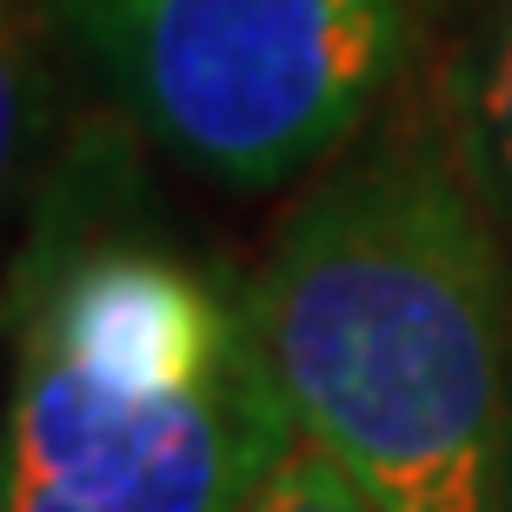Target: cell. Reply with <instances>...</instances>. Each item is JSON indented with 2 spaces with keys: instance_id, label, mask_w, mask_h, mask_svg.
I'll use <instances>...</instances> for the list:
<instances>
[{
  "instance_id": "cell-1",
  "label": "cell",
  "mask_w": 512,
  "mask_h": 512,
  "mask_svg": "<svg viewBox=\"0 0 512 512\" xmlns=\"http://www.w3.org/2000/svg\"><path fill=\"white\" fill-rule=\"evenodd\" d=\"M293 433L386 512H512V266L433 133L326 173L247 280Z\"/></svg>"
},
{
  "instance_id": "cell-2",
  "label": "cell",
  "mask_w": 512,
  "mask_h": 512,
  "mask_svg": "<svg viewBox=\"0 0 512 512\" xmlns=\"http://www.w3.org/2000/svg\"><path fill=\"white\" fill-rule=\"evenodd\" d=\"M286 439L247 293L133 233L34 247L14 286L0 512H247Z\"/></svg>"
},
{
  "instance_id": "cell-3",
  "label": "cell",
  "mask_w": 512,
  "mask_h": 512,
  "mask_svg": "<svg viewBox=\"0 0 512 512\" xmlns=\"http://www.w3.org/2000/svg\"><path fill=\"white\" fill-rule=\"evenodd\" d=\"M133 120L233 193L326 167L406 67L419 0H67Z\"/></svg>"
},
{
  "instance_id": "cell-4",
  "label": "cell",
  "mask_w": 512,
  "mask_h": 512,
  "mask_svg": "<svg viewBox=\"0 0 512 512\" xmlns=\"http://www.w3.org/2000/svg\"><path fill=\"white\" fill-rule=\"evenodd\" d=\"M247 512H386L353 473H340L313 439H286L280 459L266 466V479L253 486Z\"/></svg>"
},
{
  "instance_id": "cell-5",
  "label": "cell",
  "mask_w": 512,
  "mask_h": 512,
  "mask_svg": "<svg viewBox=\"0 0 512 512\" xmlns=\"http://www.w3.org/2000/svg\"><path fill=\"white\" fill-rule=\"evenodd\" d=\"M473 153L486 167V180L512 200V0H499L479 74H473Z\"/></svg>"
},
{
  "instance_id": "cell-6",
  "label": "cell",
  "mask_w": 512,
  "mask_h": 512,
  "mask_svg": "<svg viewBox=\"0 0 512 512\" xmlns=\"http://www.w3.org/2000/svg\"><path fill=\"white\" fill-rule=\"evenodd\" d=\"M27 147V7L0 0V213Z\"/></svg>"
}]
</instances>
